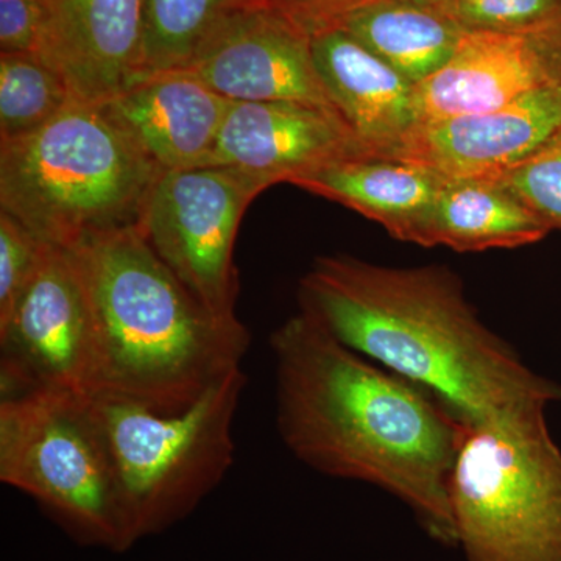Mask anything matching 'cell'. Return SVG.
I'll use <instances>...</instances> for the list:
<instances>
[{
	"label": "cell",
	"instance_id": "4",
	"mask_svg": "<svg viewBox=\"0 0 561 561\" xmlns=\"http://www.w3.org/2000/svg\"><path fill=\"white\" fill-rule=\"evenodd\" d=\"M161 173L102 103L73 99L41 130L0 144V210L73 249L136 227Z\"/></svg>",
	"mask_w": 561,
	"mask_h": 561
},
{
	"label": "cell",
	"instance_id": "25",
	"mask_svg": "<svg viewBox=\"0 0 561 561\" xmlns=\"http://www.w3.org/2000/svg\"><path fill=\"white\" fill-rule=\"evenodd\" d=\"M44 27L43 0H0V54H39Z\"/></svg>",
	"mask_w": 561,
	"mask_h": 561
},
{
	"label": "cell",
	"instance_id": "10",
	"mask_svg": "<svg viewBox=\"0 0 561 561\" xmlns=\"http://www.w3.org/2000/svg\"><path fill=\"white\" fill-rule=\"evenodd\" d=\"M186 69L228 101L300 102L335 111L313 61L312 36L254 0L220 18Z\"/></svg>",
	"mask_w": 561,
	"mask_h": 561
},
{
	"label": "cell",
	"instance_id": "21",
	"mask_svg": "<svg viewBox=\"0 0 561 561\" xmlns=\"http://www.w3.org/2000/svg\"><path fill=\"white\" fill-rule=\"evenodd\" d=\"M249 0H146L144 76L186 69L210 28Z\"/></svg>",
	"mask_w": 561,
	"mask_h": 561
},
{
	"label": "cell",
	"instance_id": "28",
	"mask_svg": "<svg viewBox=\"0 0 561 561\" xmlns=\"http://www.w3.org/2000/svg\"><path fill=\"white\" fill-rule=\"evenodd\" d=\"M405 2L419 3V5L437 9V7L446 5V3L453 2V0H405Z\"/></svg>",
	"mask_w": 561,
	"mask_h": 561
},
{
	"label": "cell",
	"instance_id": "26",
	"mask_svg": "<svg viewBox=\"0 0 561 561\" xmlns=\"http://www.w3.org/2000/svg\"><path fill=\"white\" fill-rule=\"evenodd\" d=\"M297 24L309 36L330 31L345 14L368 0H254Z\"/></svg>",
	"mask_w": 561,
	"mask_h": 561
},
{
	"label": "cell",
	"instance_id": "27",
	"mask_svg": "<svg viewBox=\"0 0 561 561\" xmlns=\"http://www.w3.org/2000/svg\"><path fill=\"white\" fill-rule=\"evenodd\" d=\"M523 35L529 39L546 79L561 84V10L551 20Z\"/></svg>",
	"mask_w": 561,
	"mask_h": 561
},
{
	"label": "cell",
	"instance_id": "3",
	"mask_svg": "<svg viewBox=\"0 0 561 561\" xmlns=\"http://www.w3.org/2000/svg\"><path fill=\"white\" fill-rule=\"evenodd\" d=\"M68 250L94 319V394L181 412L242 367L250 343L242 321L214 319L151 250L138 225Z\"/></svg>",
	"mask_w": 561,
	"mask_h": 561
},
{
	"label": "cell",
	"instance_id": "20",
	"mask_svg": "<svg viewBox=\"0 0 561 561\" xmlns=\"http://www.w3.org/2000/svg\"><path fill=\"white\" fill-rule=\"evenodd\" d=\"M77 99L39 54H0V144L41 130Z\"/></svg>",
	"mask_w": 561,
	"mask_h": 561
},
{
	"label": "cell",
	"instance_id": "14",
	"mask_svg": "<svg viewBox=\"0 0 561 561\" xmlns=\"http://www.w3.org/2000/svg\"><path fill=\"white\" fill-rule=\"evenodd\" d=\"M231 101L187 69L160 70L102 103L111 119L161 172L205 168Z\"/></svg>",
	"mask_w": 561,
	"mask_h": 561
},
{
	"label": "cell",
	"instance_id": "17",
	"mask_svg": "<svg viewBox=\"0 0 561 561\" xmlns=\"http://www.w3.org/2000/svg\"><path fill=\"white\" fill-rule=\"evenodd\" d=\"M445 180L419 162L365 153L302 176L294 186L356 210L398 241L431 249L432 216Z\"/></svg>",
	"mask_w": 561,
	"mask_h": 561
},
{
	"label": "cell",
	"instance_id": "12",
	"mask_svg": "<svg viewBox=\"0 0 561 561\" xmlns=\"http://www.w3.org/2000/svg\"><path fill=\"white\" fill-rule=\"evenodd\" d=\"M561 131V84L472 116L416 124L391 157L434 169L446 179H497Z\"/></svg>",
	"mask_w": 561,
	"mask_h": 561
},
{
	"label": "cell",
	"instance_id": "6",
	"mask_svg": "<svg viewBox=\"0 0 561 561\" xmlns=\"http://www.w3.org/2000/svg\"><path fill=\"white\" fill-rule=\"evenodd\" d=\"M546 415L463 424L449 507L467 561H561V449Z\"/></svg>",
	"mask_w": 561,
	"mask_h": 561
},
{
	"label": "cell",
	"instance_id": "7",
	"mask_svg": "<svg viewBox=\"0 0 561 561\" xmlns=\"http://www.w3.org/2000/svg\"><path fill=\"white\" fill-rule=\"evenodd\" d=\"M90 401L0 397V481L38 502L73 541L121 553L136 540Z\"/></svg>",
	"mask_w": 561,
	"mask_h": 561
},
{
	"label": "cell",
	"instance_id": "15",
	"mask_svg": "<svg viewBox=\"0 0 561 561\" xmlns=\"http://www.w3.org/2000/svg\"><path fill=\"white\" fill-rule=\"evenodd\" d=\"M312 54L332 106L362 146L393 153L416 125L415 84L342 28L316 33Z\"/></svg>",
	"mask_w": 561,
	"mask_h": 561
},
{
	"label": "cell",
	"instance_id": "24",
	"mask_svg": "<svg viewBox=\"0 0 561 561\" xmlns=\"http://www.w3.org/2000/svg\"><path fill=\"white\" fill-rule=\"evenodd\" d=\"M46 242L0 210V321L13 311L43 260Z\"/></svg>",
	"mask_w": 561,
	"mask_h": 561
},
{
	"label": "cell",
	"instance_id": "18",
	"mask_svg": "<svg viewBox=\"0 0 561 561\" xmlns=\"http://www.w3.org/2000/svg\"><path fill=\"white\" fill-rule=\"evenodd\" d=\"M500 179H446L431 224L432 247L459 253L513 250L542 241L551 232Z\"/></svg>",
	"mask_w": 561,
	"mask_h": 561
},
{
	"label": "cell",
	"instance_id": "5",
	"mask_svg": "<svg viewBox=\"0 0 561 561\" xmlns=\"http://www.w3.org/2000/svg\"><path fill=\"white\" fill-rule=\"evenodd\" d=\"M245 383L236 368L190 409L172 413L91 397L136 542L183 522L224 481L234 463L232 423Z\"/></svg>",
	"mask_w": 561,
	"mask_h": 561
},
{
	"label": "cell",
	"instance_id": "8",
	"mask_svg": "<svg viewBox=\"0 0 561 561\" xmlns=\"http://www.w3.org/2000/svg\"><path fill=\"white\" fill-rule=\"evenodd\" d=\"M268 190L238 169L162 172L138 224L151 250L221 323H239L234 245L251 202Z\"/></svg>",
	"mask_w": 561,
	"mask_h": 561
},
{
	"label": "cell",
	"instance_id": "1",
	"mask_svg": "<svg viewBox=\"0 0 561 561\" xmlns=\"http://www.w3.org/2000/svg\"><path fill=\"white\" fill-rule=\"evenodd\" d=\"M276 427L301 463L397 497L456 548L449 478L463 423L430 391L342 345L298 311L271 337Z\"/></svg>",
	"mask_w": 561,
	"mask_h": 561
},
{
	"label": "cell",
	"instance_id": "23",
	"mask_svg": "<svg viewBox=\"0 0 561 561\" xmlns=\"http://www.w3.org/2000/svg\"><path fill=\"white\" fill-rule=\"evenodd\" d=\"M435 10L467 32L527 33L556 16L561 0H453Z\"/></svg>",
	"mask_w": 561,
	"mask_h": 561
},
{
	"label": "cell",
	"instance_id": "13",
	"mask_svg": "<svg viewBox=\"0 0 561 561\" xmlns=\"http://www.w3.org/2000/svg\"><path fill=\"white\" fill-rule=\"evenodd\" d=\"M39 55L80 101L105 103L144 76L146 0H43Z\"/></svg>",
	"mask_w": 561,
	"mask_h": 561
},
{
	"label": "cell",
	"instance_id": "19",
	"mask_svg": "<svg viewBox=\"0 0 561 561\" xmlns=\"http://www.w3.org/2000/svg\"><path fill=\"white\" fill-rule=\"evenodd\" d=\"M334 28L350 33L413 84L446 65L467 32L442 11L405 0H368Z\"/></svg>",
	"mask_w": 561,
	"mask_h": 561
},
{
	"label": "cell",
	"instance_id": "16",
	"mask_svg": "<svg viewBox=\"0 0 561 561\" xmlns=\"http://www.w3.org/2000/svg\"><path fill=\"white\" fill-rule=\"evenodd\" d=\"M546 83L523 33L465 32L449 61L413 87L416 124L489 113Z\"/></svg>",
	"mask_w": 561,
	"mask_h": 561
},
{
	"label": "cell",
	"instance_id": "11",
	"mask_svg": "<svg viewBox=\"0 0 561 561\" xmlns=\"http://www.w3.org/2000/svg\"><path fill=\"white\" fill-rule=\"evenodd\" d=\"M370 153L335 111L300 102H232L210 165L267 187L294 184L334 162Z\"/></svg>",
	"mask_w": 561,
	"mask_h": 561
},
{
	"label": "cell",
	"instance_id": "2",
	"mask_svg": "<svg viewBox=\"0 0 561 561\" xmlns=\"http://www.w3.org/2000/svg\"><path fill=\"white\" fill-rule=\"evenodd\" d=\"M298 302L335 341L430 391L463 424L548 412L561 400L560 383L483 323L443 265L320 256L300 280Z\"/></svg>",
	"mask_w": 561,
	"mask_h": 561
},
{
	"label": "cell",
	"instance_id": "9",
	"mask_svg": "<svg viewBox=\"0 0 561 561\" xmlns=\"http://www.w3.org/2000/svg\"><path fill=\"white\" fill-rule=\"evenodd\" d=\"M98 346L90 298L72 251L47 243L38 271L0 321V397L91 398Z\"/></svg>",
	"mask_w": 561,
	"mask_h": 561
},
{
	"label": "cell",
	"instance_id": "22",
	"mask_svg": "<svg viewBox=\"0 0 561 561\" xmlns=\"http://www.w3.org/2000/svg\"><path fill=\"white\" fill-rule=\"evenodd\" d=\"M497 179L551 230H561V131Z\"/></svg>",
	"mask_w": 561,
	"mask_h": 561
}]
</instances>
